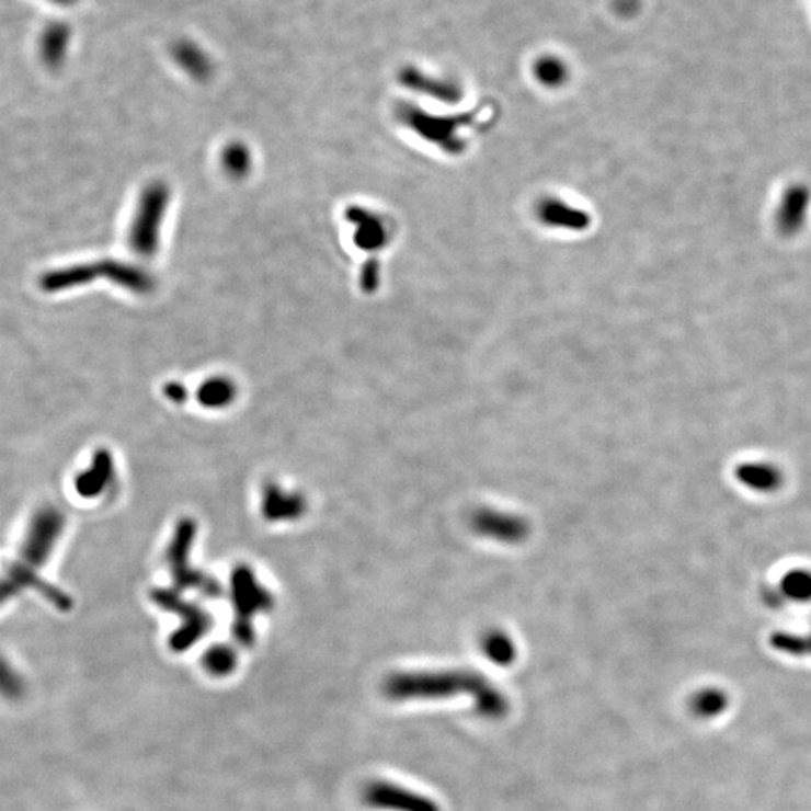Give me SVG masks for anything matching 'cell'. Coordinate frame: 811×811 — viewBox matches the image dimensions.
<instances>
[{
  "mask_svg": "<svg viewBox=\"0 0 811 811\" xmlns=\"http://www.w3.org/2000/svg\"><path fill=\"white\" fill-rule=\"evenodd\" d=\"M616 8L622 15H630L638 8V0H616Z\"/></svg>",
  "mask_w": 811,
  "mask_h": 811,
  "instance_id": "603a6c76",
  "label": "cell"
},
{
  "mask_svg": "<svg viewBox=\"0 0 811 811\" xmlns=\"http://www.w3.org/2000/svg\"><path fill=\"white\" fill-rule=\"evenodd\" d=\"M48 2L55 3V5L58 7L67 8L75 5V3H77V0H48Z\"/></svg>",
  "mask_w": 811,
  "mask_h": 811,
  "instance_id": "d4e9b609",
  "label": "cell"
},
{
  "mask_svg": "<svg viewBox=\"0 0 811 811\" xmlns=\"http://www.w3.org/2000/svg\"><path fill=\"white\" fill-rule=\"evenodd\" d=\"M481 649L484 652L486 659L502 667L513 664L517 656V649L513 639L501 631H493L486 635L482 638Z\"/></svg>",
  "mask_w": 811,
  "mask_h": 811,
  "instance_id": "e0dca14e",
  "label": "cell"
},
{
  "mask_svg": "<svg viewBox=\"0 0 811 811\" xmlns=\"http://www.w3.org/2000/svg\"><path fill=\"white\" fill-rule=\"evenodd\" d=\"M196 534L197 525L193 518H182L178 523L176 529H174L168 555H165L174 586L180 587V590L198 591L206 598L221 597L222 587L220 583L210 578L209 574L193 568L192 562H190V553H192Z\"/></svg>",
  "mask_w": 811,
  "mask_h": 811,
  "instance_id": "277c9868",
  "label": "cell"
},
{
  "mask_svg": "<svg viewBox=\"0 0 811 811\" xmlns=\"http://www.w3.org/2000/svg\"><path fill=\"white\" fill-rule=\"evenodd\" d=\"M152 599L158 607L182 618L180 628L169 639L170 649L178 654L192 649L214 626L213 616L208 612L197 604L185 602L178 592L156 590L152 592Z\"/></svg>",
  "mask_w": 811,
  "mask_h": 811,
  "instance_id": "5b68a950",
  "label": "cell"
},
{
  "mask_svg": "<svg viewBox=\"0 0 811 811\" xmlns=\"http://www.w3.org/2000/svg\"><path fill=\"white\" fill-rule=\"evenodd\" d=\"M780 592L790 602H811V571L807 568L789 570L780 580Z\"/></svg>",
  "mask_w": 811,
  "mask_h": 811,
  "instance_id": "ac0fdd59",
  "label": "cell"
},
{
  "mask_svg": "<svg viewBox=\"0 0 811 811\" xmlns=\"http://www.w3.org/2000/svg\"><path fill=\"white\" fill-rule=\"evenodd\" d=\"M235 396H237V389L235 385L227 379L208 380L203 384L201 391H198V400L206 408H225V406L232 403Z\"/></svg>",
  "mask_w": 811,
  "mask_h": 811,
  "instance_id": "ffe728a7",
  "label": "cell"
},
{
  "mask_svg": "<svg viewBox=\"0 0 811 811\" xmlns=\"http://www.w3.org/2000/svg\"><path fill=\"white\" fill-rule=\"evenodd\" d=\"M71 36V27L62 22L50 23L41 32L39 58L48 70H59L62 67L70 50Z\"/></svg>",
  "mask_w": 811,
  "mask_h": 811,
  "instance_id": "8fae6325",
  "label": "cell"
},
{
  "mask_svg": "<svg viewBox=\"0 0 811 811\" xmlns=\"http://www.w3.org/2000/svg\"><path fill=\"white\" fill-rule=\"evenodd\" d=\"M168 194L164 190L153 189L145 197L141 215L134 221L132 242L133 249L140 253H151L156 249L157 229L160 226L162 210H164Z\"/></svg>",
  "mask_w": 811,
  "mask_h": 811,
  "instance_id": "ba28073f",
  "label": "cell"
},
{
  "mask_svg": "<svg viewBox=\"0 0 811 811\" xmlns=\"http://www.w3.org/2000/svg\"><path fill=\"white\" fill-rule=\"evenodd\" d=\"M235 620L233 639L239 647L251 648L255 642L254 616L270 612L274 606L273 594L259 582L249 566H239L232 573Z\"/></svg>",
  "mask_w": 811,
  "mask_h": 811,
  "instance_id": "3957f363",
  "label": "cell"
},
{
  "mask_svg": "<svg viewBox=\"0 0 811 811\" xmlns=\"http://www.w3.org/2000/svg\"><path fill=\"white\" fill-rule=\"evenodd\" d=\"M306 499L289 493L278 484H267L263 490L262 513L267 522H292L306 513Z\"/></svg>",
  "mask_w": 811,
  "mask_h": 811,
  "instance_id": "9c48e42d",
  "label": "cell"
},
{
  "mask_svg": "<svg viewBox=\"0 0 811 811\" xmlns=\"http://www.w3.org/2000/svg\"><path fill=\"white\" fill-rule=\"evenodd\" d=\"M470 525L477 534L494 541L516 545L529 535L530 526L525 518L516 514L496 510H478L470 517Z\"/></svg>",
  "mask_w": 811,
  "mask_h": 811,
  "instance_id": "52a82bcc",
  "label": "cell"
},
{
  "mask_svg": "<svg viewBox=\"0 0 811 811\" xmlns=\"http://www.w3.org/2000/svg\"><path fill=\"white\" fill-rule=\"evenodd\" d=\"M202 664L209 675L215 676V678H225V676L233 673L238 666L237 651L230 644H214L203 654Z\"/></svg>",
  "mask_w": 811,
  "mask_h": 811,
  "instance_id": "2e32d148",
  "label": "cell"
},
{
  "mask_svg": "<svg viewBox=\"0 0 811 811\" xmlns=\"http://www.w3.org/2000/svg\"><path fill=\"white\" fill-rule=\"evenodd\" d=\"M24 693V683L18 671L0 656V695L18 699Z\"/></svg>",
  "mask_w": 811,
  "mask_h": 811,
  "instance_id": "7402d4cb",
  "label": "cell"
},
{
  "mask_svg": "<svg viewBox=\"0 0 811 811\" xmlns=\"http://www.w3.org/2000/svg\"><path fill=\"white\" fill-rule=\"evenodd\" d=\"M729 708V696L724 689L716 687L701 688L689 700V709L704 720L716 719Z\"/></svg>",
  "mask_w": 811,
  "mask_h": 811,
  "instance_id": "9a60e30c",
  "label": "cell"
},
{
  "mask_svg": "<svg viewBox=\"0 0 811 811\" xmlns=\"http://www.w3.org/2000/svg\"><path fill=\"white\" fill-rule=\"evenodd\" d=\"M115 477L116 470L112 454L107 449H99L89 469L77 477V492L83 498H99L100 494L111 489Z\"/></svg>",
  "mask_w": 811,
  "mask_h": 811,
  "instance_id": "30bf717a",
  "label": "cell"
},
{
  "mask_svg": "<svg viewBox=\"0 0 811 811\" xmlns=\"http://www.w3.org/2000/svg\"><path fill=\"white\" fill-rule=\"evenodd\" d=\"M363 801L365 806L379 811H442L435 798L387 780L368 783Z\"/></svg>",
  "mask_w": 811,
  "mask_h": 811,
  "instance_id": "8992f818",
  "label": "cell"
},
{
  "mask_svg": "<svg viewBox=\"0 0 811 811\" xmlns=\"http://www.w3.org/2000/svg\"><path fill=\"white\" fill-rule=\"evenodd\" d=\"M168 396L173 401H176V403H180V401L185 399V391L184 388H181L178 384H172L168 388Z\"/></svg>",
  "mask_w": 811,
  "mask_h": 811,
  "instance_id": "cb8c5ba5",
  "label": "cell"
},
{
  "mask_svg": "<svg viewBox=\"0 0 811 811\" xmlns=\"http://www.w3.org/2000/svg\"><path fill=\"white\" fill-rule=\"evenodd\" d=\"M401 81L406 87L420 89V92H429L432 95L441 96V99H454L457 96V88L446 81H437L433 77L423 75V72L415 70V68H406L401 72Z\"/></svg>",
  "mask_w": 811,
  "mask_h": 811,
  "instance_id": "d6986e66",
  "label": "cell"
},
{
  "mask_svg": "<svg viewBox=\"0 0 811 811\" xmlns=\"http://www.w3.org/2000/svg\"><path fill=\"white\" fill-rule=\"evenodd\" d=\"M810 205V193L806 186H793L785 198H783L780 214H778V225L783 232L793 233L804 222L807 209Z\"/></svg>",
  "mask_w": 811,
  "mask_h": 811,
  "instance_id": "5bb4252c",
  "label": "cell"
},
{
  "mask_svg": "<svg viewBox=\"0 0 811 811\" xmlns=\"http://www.w3.org/2000/svg\"><path fill=\"white\" fill-rule=\"evenodd\" d=\"M384 695L392 701L446 700L466 696L478 717L489 721L504 720L510 713L509 697L481 673L452 671L397 672L384 683Z\"/></svg>",
  "mask_w": 811,
  "mask_h": 811,
  "instance_id": "6da1fadb",
  "label": "cell"
},
{
  "mask_svg": "<svg viewBox=\"0 0 811 811\" xmlns=\"http://www.w3.org/2000/svg\"><path fill=\"white\" fill-rule=\"evenodd\" d=\"M172 58L180 65L181 70L196 80L208 79L213 75V60L201 46L190 39H180L173 44Z\"/></svg>",
  "mask_w": 811,
  "mask_h": 811,
  "instance_id": "4fadbf2b",
  "label": "cell"
},
{
  "mask_svg": "<svg viewBox=\"0 0 811 811\" xmlns=\"http://www.w3.org/2000/svg\"><path fill=\"white\" fill-rule=\"evenodd\" d=\"M535 76L547 87H558L567 79V67L561 59L555 56H545L535 65Z\"/></svg>",
  "mask_w": 811,
  "mask_h": 811,
  "instance_id": "44dd1931",
  "label": "cell"
},
{
  "mask_svg": "<svg viewBox=\"0 0 811 811\" xmlns=\"http://www.w3.org/2000/svg\"><path fill=\"white\" fill-rule=\"evenodd\" d=\"M809 638V655L811 656V635L807 636Z\"/></svg>",
  "mask_w": 811,
  "mask_h": 811,
  "instance_id": "484cf974",
  "label": "cell"
},
{
  "mask_svg": "<svg viewBox=\"0 0 811 811\" xmlns=\"http://www.w3.org/2000/svg\"><path fill=\"white\" fill-rule=\"evenodd\" d=\"M736 480L757 493H773L780 489L783 476L768 461H745L735 469Z\"/></svg>",
  "mask_w": 811,
  "mask_h": 811,
  "instance_id": "7c38bea8",
  "label": "cell"
},
{
  "mask_svg": "<svg viewBox=\"0 0 811 811\" xmlns=\"http://www.w3.org/2000/svg\"><path fill=\"white\" fill-rule=\"evenodd\" d=\"M65 518L59 510L53 506L39 510L27 527L18 561L12 563L5 574L0 575V606L18 597L26 587H35L43 592L48 602L56 604L62 610H70L71 599L58 587L48 585L38 578V568L50 558L53 549L58 545L64 533Z\"/></svg>",
  "mask_w": 811,
  "mask_h": 811,
  "instance_id": "7a4b0ae2",
  "label": "cell"
}]
</instances>
